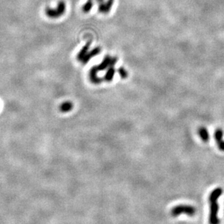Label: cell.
Masks as SVG:
<instances>
[{"label":"cell","instance_id":"obj_11","mask_svg":"<svg viewBox=\"0 0 224 224\" xmlns=\"http://www.w3.org/2000/svg\"><path fill=\"white\" fill-rule=\"evenodd\" d=\"M115 69H114V66H109V69H108L107 71H106V74H105L104 79L107 82H111L113 79H114V74H115Z\"/></svg>","mask_w":224,"mask_h":224},{"label":"cell","instance_id":"obj_1","mask_svg":"<svg viewBox=\"0 0 224 224\" xmlns=\"http://www.w3.org/2000/svg\"><path fill=\"white\" fill-rule=\"evenodd\" d=\"M223 194V189L217 187L212 191L209 196L210 202V224H220V219L218 217L219 204L217 200Z\"/></svg>","mask_w":224,"mask_h":224},{"label":"cell","instance_id":"obj_13","mask_svg":"<svg viewBox=\"0 0 224 224\" xmlns=\"http://www.w3.org/2000/svg\"><path fill=\"white\" fill-rule=\"evenodd\" d=\"M92 7H93V0H87L86 4L83 6L82 9L85 12H88L91 10Z\"/></svg>","mask_w":224,"mask_h":224},{"label":"cell","instance_id":"obj_3","mask_svg":"<svg viewBox=\"0 0 224 224\" xmlns=\"http://www.w3.org/2000/svg\"><path fill=\"white\" fill-rule=\"evenodd\" d=\"M66 10V5H65V3L63 1H60L58 3V6L55 9H51L47 7L46 9L45 12L46 15L48 17H51V18H58L61 16L62 15H63V13L65 12Z\"/></svg>","mask_w":224,"mask_h":224},{"label":"cell","instance_id":"obj_5","mask_svg":"<svg viewBox=\"0 0 224 224\" xmlns=\"http://www.w3.org/2000/svg\"><path fill=\"white\" fill-rule=\"evenodd\" d=\"M98 69L97 66H93L91 69H90V73H89V76H90V79L93 83L94 84H100L102 82L103 79L101 78L98 77Z\"/></svg>","mask_w":224,"mask_h":224},{"label":"cell","instance_id":"obj_6","mask_svg":"<svg viewBox=\"0 0 224 224\" xmlns=\"http://www.w3.org/2000/svg\"><path fill=\"white\" fill-rule=\"evenodd\" d=\"M113 4H114V0H108L106 2L101 3L99 7H98V11L101 13H108L110 11V9H112Z\"/></svg>","mask_w":224,"mask_h":224},{"label":"cell","instance_id":"obj_4","mask_svg":"<svg viewBox=\"0 0 224 224\" xmlns=\"http://www.w3.org/2000/svg\"><path fill=\"white\" fill-rule=\"evenodd\" d=\"M223 132L220 128H217L215 132V139L217 144V147L220 151L224 152V141L223 140Z\"/></svg>","mask_w":224,"mask_h":224},{"label":"cell","instance_id":"obj_14","mask_svg":"<svg viewBox=\"0 0 224 224\" xmlns=\"http://www.w3.org/2000/svg\"><path fill=\"white\" fill-rule=\"evenodd\" d=\"M118 73L120 74V77H121V78H122V79H126V78L128 77V71H127L126 70H125V69H124V68H122V67H121L118 69Z\"/></svg>","mask_w":224,"mask_h":224},{"label":"cell","instance_id":"obj_9","mask_svg":"<svg viewBox=\"0 0 224 224\" xmlns=\"http://www.w3.org/2000/svg\"><path fill=\"white\" fill-rule=\"evenodd\" d=\"M90 44H91V41H88L87 42V43L85 44V46H84L83 47H82V50L79 51V53H78L77 55V60H79V61H82V59L84 58V57L85 56V55L88 52V50H89V48H90Z\"/></svg>","mask_w":224,"mask_h":224},{"label":"cell","instance_id":"obj_2","mask_svg":"<svg viewBox=\"0 0 224 224\" xmlns=\"http://www.w3.org/2000/svg\"><path fill=\"white\" fill-rule=\"evenodd\" d=\"M196 208L193 206L186 205V204H180L175 206L171 210L170 214L173 217H178L181 214H186V215L191 216L196 214Z\"/></svg>","mask_w":224,"mask_h":224},{"label":"cell","instance_id":"obj_12","mask_svg":"<svg viewBox=\"0 0 224 224\" xmlns=\"http://www.w3.org/2000/svg\"><path fill=\"white\" fill-rule=\"evenodd\" d=\"M73 107V104L70 101H66V102L63 103L60 106V110L62 112L66 113V112H69L70 111L72 110Z\"/></svg>","mask_w":224,"mask_h":224},{"label":"cell","instance_id":"obj_10","mask_svg":"<svg viewBox=\"0 0 224 224\" xmlns=\"http://www.w3.org/2000/svg\"><path fill=\"white\" fill-rule=\"evenodd\" d=\"M198 133L201 139L203 141V142H208L210 136L207 128H205L204 127H201V128H199Z\"/></svg>","mask_w":224,"mask_h":224},{"label":"cell","instance_id":"obj_7","mask_svg":"<svg viewBox=\"0 0 224 224\" xmlns=\"http://www.w3.org/2000/svg\"><path fill=\"white\" fill-rule=\"evenodd\" d=\"M100 52H101V48H100V47H95V49L92 50L90 52H87L81 62H82V63H84V64H85V63H87L92 58L95 57V55H98V54L100 53Z\"/></svg>","mask_w":224,"mask_h":224},{"label":"cell","instance_id":"obj_15","mask_svg":"<svg viewBox=\"0 0 224 224\" xmlns=\"http://www.w3.org/2000/svg\"><path fill=\"white\" fill-rule=\"evenodd\" d=\"M97 1H98V2H100V3H102L103 1H104V0H97Z\"/></svg>","mask_w":224,"mask_h":224},{"label":"cell","instance_id":"obj_8","mask_svg":"<svg viewBox=\"0 0 224 224\" xmlns=\"http://www.w3.org/2000/svg\"><path fill=\"white\" fill-rule=\"evenodd\" d=\"M112 57L109 56V55H107V56L105 57L104 59L103 60V61L97 66L98 71H104V70L107 69L108 67H109L111 64V61H112Z\"/></svg>","mask_w":224,"mask_h":224}]
</instances>
